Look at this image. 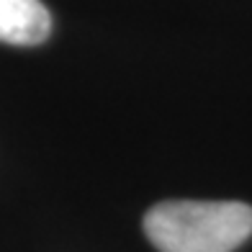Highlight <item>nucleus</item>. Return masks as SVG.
Instances as JSON below:
<instances>
[{
  "mask_svg": "<svg viewBox=\"0 0 252 252\" xmlns=\"http://www.w3.org/2000/svg\"><path fill=\"white\" fill-rule=\"evenodd\" d=\"M159 252H232L252 234V206L239 201H162L144 214Z\"/></svg>",
  "mask_w": 252,
  "mask_h": 252,
  "instance_id": "nucleus-1",
  "label": "nucleus"
},
{
  "mask_svg": "<svg viewBox=\"0 0 252 252\" xmlns=\"http://www.w3.org/2000/svg\"><path fill=\"white\" fill-rule=\"evenodd\" d=\"M52 31V16L41 0H0V41L33 47Z\"/></svg>",
  "mask_w": 252,
  "mask_h": 252,
  "instance_id": "nucleus-2",
  "label": "nucleus"
}]
</instances>
